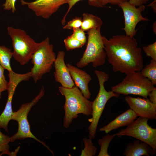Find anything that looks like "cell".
<instances>
[{"mask_svg":"<svg viewBox=\"0 0 156 156\" xmlns=\"http://www.w3.org/2000/svg\"><path fill=\"white\" fill-rule=\"evenodd\" d=\"M108 62L113 71L125 74L140 71L144 67L141 48L134 37L117 35L107 39L103 36Z\"/></svg>","mask_w":156,"mask_h":156,"instance_id":"1","label":"cell"},{"mask_svg":"<svg viewBox=\"0 0 156 156\" xmlns=\"http://www.w3.org/2000/svg\"><path fill=\"white\" fill-rule=\"evenodd\" d=\"M59 89L65 100L64 105L65 114L63 125L64 127H69L73 120L77 118L79 114L87 116L92 115L93 101L85 97L77 87L66 88L62 86L59 87Z\"/></svg>","mask_w":156,"mask_h":156,"instance_id":"2","label":"cell"},{"mask_svg":"<svg viewBox=\"0 0 156 156\" xmlns=\"http://www.w3.org/2000/svg\"><path fill=\"white\" fill-rule=\"evenodd\" d=\"M100 28H92L87 31L86 49L82 57L76 64L78 68H83L92 63L95 68L105 63L106 54Z\"/></svg>","mask_w":156,"mask_h":156,"instance_id":"3","label":"cell"},{"mask_svg":"<svg viewBox=\"0 0 156 156\" xmlns=\"http://www.w3.org/2000/svg\"><path fill=\"white\" fill-rule=\"evenodd\" d=\"M94 72L98 79L99 89L96 97L93 101L92 118L88 120L91 122L88 128L89 132L88 136L92 139L95 137L99 121L107 102L112 97L118 98L120 96L119 94L112 90L107 91L105 89V83L109 78L107 73L98 70H95Z\"/></svg>","mask_w":156,"mask_h":156,"instance_id":"4","label":"cell"},{"mask_svg":"<svg viewBox=\"0 0 156 156\" xmlns=\"http://www.w3.org/2000/svg\"><path fill=\"white\" fill-rule=\"evenodd\" d=\"M56 58L53 45L50 43L48 37L37 43L31 59L33 65L30 71L31 77L35 83L40 79L44 74L50 71Z\"/></svg>","mask_w":156,"mask_h":156,"instance_id":"5","label":"cell"},{"mask_svg":"<svg viewBox=\"0 0 156 156\" xmlns=\"http://www.w3.org/2000/svg\"><path fill=\"white\" fill-rule=\"evenodd\" d=\"M122 81L112 87L111 90L119 94L138 95L147 98L149 94L155 87L148 78L140 71L126 74Z\"/></svg>","mask_w":156,"mask_h":156,"instance_id":"6","label":"cell"},{"mask_svg":"<svg viewBox=\"0 0 156 156\" xmlns=\"http://www.w3.org/2000/svg\"><path fill=\"white\" fill-rule=\"evenodd\" d=\"M7 29L12 40L13 57L21 65L25 64L31 59L37 43L23 29L12 27Z\"/></svg>","mask_w":156,"mask_h":156,"instance_id":"7","label":"cell"},{"mask_svg":"<svg viewBox=\"0 0 156 156\" xmlns=\"http://www.w3.org/2000/svg\"><path fill=\"white\" fill-rule=\"evenodd\" d=\"M44 93V88L42 86L39 93L31 101L22 104L17 111L13 112L11 120L17 122L18 128L17 133L10 137V142H13L17 140L32 138L46 147L53 155V152L45 143L39 140L32 133L27 119V115L30 109L41 99Z\"/></svg>","mask_w":156,"mask_h":156,"instance_id":"8","label":"cell"},{"mask_svg":"<svg viewBox=\"0 0 156 156\" xmlns=\"http://www.w3.org/2000/svg\"><path fill=\"white\" fill-rule=\"evenodd\" d=\"M148 118L139 117L128 125L127 128L120 130L116 133L120 138L127 136L135 138L148 144L156 153V129L148 124Z\"/></svg>","mask_w":156,"mask_h":156,"instance_id":"9","label":"cell"},{"mask_svg":"<svg viewBox=\"0 0 156 156\" xmlns=\"http://www.w3.org/2000/svg\"><path fill=\"white\" fill-rule=\"evenodd\" d=\"M122 10L124 16L125 26L122 29L126 35L133 38L137 33L136 27L141 21H148L149 20L143 16L142 12L145 9L144 5L138 7L130 3L128 1L121 3L117 5Z\"/></svg>","mask_w":156,"mask_h":156,"instance_id":"10","label":"cell"},{"mask_svg":"<svg viewBox=\"0 0 156 156\" xmlns=\"http://www.w3.org/2000/svg\"><path fill=\"white\" fill-rule=\"evenodd\" d=\"M8 76L9 81L7 89L8 98L4 109L0 115V128H2L6 131H8V126L9 121L11 120L13 112L12 101L15 91L20 82L27 80V77L25 74L17 73L13 71L9 72Z\"/></svg>","mask_w":156,"mask_h":156,"instance_id":"11","label":"cell"},{"mask_svg":"<svg viewBox=\"0 0 156 156\" xmlns=\"http://www.w3.org/2000/svg\"><path fill=\"white\" fill-rule=\"evenodd\" d=\"M69 0H36L27 2L21 0V4L27 6L37 16L47 19L63 5L67 3Z\"/></svg>","mask_w":156,"mask_h":156,"instance_id":"12","label":"cell"},{"mask_svg":"<svg viewBox=\"0 0 156 156\" xmlns=\"http://www.w3.org/2000/svg\"><path fill=\"white\" fill-rule=\"evenodd\" d=\"M125 100L138 117L156 119V105L148 98L127 96L125 97Z\"/></svg>","mask_w":156,"mask_h":156,"instance_id":"13","label":"cell"},{"mask_svg":"<svg viewBox=\"0 0 156 156\" xmlns=\"http://www.w3.org/2000/svg\"><path fill=\"white\" fill-rule=\"evenodd\" d=\"M65 54V52L63 51H60L58 53L54 62L55 68L54 77L55 81L60 83L62 87L71 88L75 86L64 62Z\"/></svg>","mask_w":156,"mask_h":156,"instance_id":"14","label":"cell"},{"mask_svg":"<svg viewBox=\"0 0 156 156\" xmlns=\"http://www.w3.org/2000/svg\"><path fill=\"white\" fill-rule=\"evenodd\" d=\"M70 73L76 86L80 90L83 96L89 99L91 94L88 88V84L92 80L91 75L85 71L69 63L66 64Z\"/></svg>","mask_w":156,"mask_h":156,"instance_id":"15","label":"cell"},{"mask_svg":"<svg viewBox=\"0 0 156 156\" xmlns=\"http://www.w3.org/2000/svg\"><path fill=\"white\" fill-rule=\"evenodd\" d=\"M137 117L133 111L130 108L118 116L108 124L100 128L99 130L108 133L120 127L127 126L136 119Z\"/></svg>","mask_w":156,"mask_h":156,"instance_id":"16","label":"cell"},{"mask_svg":"<svg viewBox=\"0 0 156 156\" xmlns=\"http://www.w3.org/2000/svg\"><path fill=\"white\" fill-rule=\"evenodd\" d=\"M155 154L152 148L147 144L138 139L128 144L122 155L125 156H153Z\"/></svg>","mask_w":156,"mask_h":156,"instance_id":"17","label":"cell"},{"mask_svg":"<svg viewBox=\"0 0 156 156\" xmlns=\"http://www.w3.org/2000/svg\"><path fill=\"white\" fill-rule=\"evenodd\" d=\"M82 16L81 28L84 31L92 28H101L103 24V21L100 18L92 14L84 13L83 14Z\"/></svg>","mask_w":156,"mask_h":156,"instance_id":"18","label":"cell"},{"mask_svg":"<svg viewBox=\"0 0 156 156\" xmlns=\"http://www.w3.org/2000/svg\"><path fill=\"white\" fill-rule=\"evenodd\" d=\"M12 56V52L10 49L4 46H0V65L8 72L13 71L10 64Z\"/></svg>","mask_w":156,"mask_h":156,"instance_id":"19","label":"cell"},{"mask_svg":"<svg viewBox=\"0 0 156 156\" xmlns=\"http://www.w3.org/2000/svg\"><path fill=\"white\" fill-rule=\"evenodd\" d=\"M140 72L154 85L156 84V60L151 59L150 63L143 67Z\"/></svg>","mask_w":156,"mask_h":156,"instance_id":"20","label":"cell"},{"mask_svg":"<svg viewBox=\"0 0 156 156\" xmlns=\"http://www.w3.org/2000/svg\"><path fill=\"white\" fill-rule=\"evenodd\" d=\"M116 136V133L112 135L107 134L105 136L98 140V143L101 149L98 156H109L108 153L109 144L113 138Z\"/></svg>","mask_w":156,"mask_h":156,"instance_id":"21","label":"cell"},{"mask_svg":"<svg viewBox=\"0 0 156 156\" xmlns=\"http://www.w3.org/2000/svg\"><path fill=\"white\" fill-rule=\"evenodd\" d=\"M10 142V137L3 133L0 130V156L3 154L10 156L15 155L16 153H11L9 151V143Z\"/></svg>","mask_w":156,"mask_h":156,"instance_id":"22","label":"cell"},{"mask_svg":"<svg viewBox=\"0 0 156 156\" xmlns=\"http://www.w3.org/2000/svg\"><path fill=\"white\" fill-rule=\"evenodd\" d=\"M84 145V148L82 150L81 156H93L97 151V148L94 146L92 139L84 138L83 139Z\"/></svg>","mask_w":156,"mask_h":156,"instance_id":"23","label":"cell"},{"mask_svg":"<svg viewBox=\"0 0 156 156\" xmlns=\"http://www.w3.org/2000/svg\"><path fill=\"white\" fill-rule=\"evenodd\" d=\"M64 42L65 48L68 51L81 48L84 45L71 35L65 38Z\"/></svg>","mask_w":156,"mask_h":156,"instance_id":"24","label":"cell"},{"mask_svg":"<svg viewBox=\"0 0 156 156\" xmlns=\"http://www.w3.org/2000/svg\"><path fill=\"white\" fill-rule=\"evenodd\" d=\"M81 0H69L67 3L68 7L67 11L63 17L62 20L61 22L62 25H64L66 22V17L72 8L77 2ZM88 3L89 5L97 7H101L100 5L98 0H88Z\"/></svg>","mask_w":156,"mask_h":156,"instance_id":"25","label":"cell"},{"mask_svg":"<svg viewBox=\"0 0 156 156\" xmlns=\"http://www.w3.org/2000/svg\"><path fill=\"white\" fill-rule=\"evenodd\" d=\"M146 55L151 57L152 60H156V41L146 46L142 47Z\"/></svg>","mask_w":156,"mask_h":156,"instance_id":"26","label":"cell"},{"mask_svg":"<svg viewBox=\"0 0 156 156\" xmlns=\"http://www.w3.org/2000/svg\"><path fill=\"white\" fill-rule=\"evenodd\" d=\"M82 18L81 17H75L68 21L66 25L63 27L64 29H71L81 27Z\"/></svg>","mask_w":156,"mask_h":156,"instance_id":"27","label":"cell"},{"mask_svg":"<svg viewBox=\"0 0 156 156\" xmlns=\"http://www.w3.org/2000/svg\"><path fill=\"white\" fill-rule=\"evenodd\" d=\"M73 30V33L71 35L84 45L87 40L84 31L80 28L74 29Z\"/></svg>","mask_w":156,"mask_h":156,"instance_id":"28","label":"cell"},{"mask_svg":"<svg viewBox=\"0 0 156 156\" xmlns=\"http://www.w3.org/2000/svg\"><path fill=\"white\" fill-rule=\"evenodd\" d=\"M4 70L0 65V98L1 93L7 90L8 84L4 74Z\"/></svg>","mask_w":156,"mask_h":156,"instance_id":"29","label":"cell"},{"mask_svg":"<svg viewBox=\"0 0 156 156\" xmlns=\"http://www.w3.org/2000/svg\"><path fill=\"white\" fill-rule=\"evenodd\" d=\"M17 0H5L3 6L4 10H11L12 12L14 13L16 11L15 3Z\"/></svg>","mask_w":156,"mask_h":156,"instance_id":"30","label":"cell"},{"mask_svg":"<svg viewBox=\"0 0 156 156\" xmlns=\"http://www.w3.org/2000/svg\"><path fill=\"white\" fill-rule=\"evenodd\" d=\"M98 2L101 8L108 4L110 3L112 5H118L125 1H128L129 0H98Z\"/></svg>","mask_w":156,"mask_h":156,"instance_id":"31","label":"cell"},{"mask_svg":"<svg viewBox=\"0 0 156 156\" xmlns=\"http://www.w3.org/2000/svg\"><path fill=\"white\" fill-rule=\"evenodd\" d=\"M150 0H129V2L131 4L138 7L146 3Z\"/></svg>","mask_w":156,"mask_h":156,"instance_id":"32","label":"cell"},{"mask_svg":"<svg viewBox=\"0 0 156 156\" xmlns=\"http://www.w3.org/2000/svg\"><path fill=\"white\" fill-rule=\"evenodd\" d=\"M148 96L149 100L153 104L156 105V88L154 87L150 92Z\"/></svg>","mask_w":156,"mask_h":156,"instance_id":"33","label":"cell"},{"mask_svg":"<svg viewBox=\"0 0 156 156\" xmlns=\"http://www.w3.org/2000/svg\"><path fill=\"white\" fill-rule=\"evenodd\" d=\"M147 6L151 7L153 12L156 13V0H153L151 3L147 5Z\"/></svg>","mask_w":156,"mask_h":156,"instance_id":"34","label":"cell"},{"mask_svg":"<svg viewBox=\"0 0 156 156\" xmlns=\"http://www.w3.org/2000/svg\"><path fill=\"white\" fill-rule=\"evenodd\" d=\"M153 33L156 34V21L154 22L153 25Z\"/></svg>","mask_w":156,"mask_h":156,"instance_id":"35","label":"cell"}]
</instances>
